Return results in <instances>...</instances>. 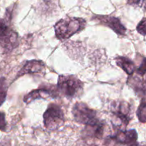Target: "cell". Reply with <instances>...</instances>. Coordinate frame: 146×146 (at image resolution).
<instances>
[{
  "label": "cell",
  "mask_w": 146,
  "mask_h": 146,
  "mask_svg": "<svg viewBox=\"0 0 146 146\" xmlns=\"http://www.w3.org/2000/svg\"><path fill=\"white\" fill-rule=\"evenodd\" d=\"M86 21L80 17H67L59 20L54 25L56 38L61 41H65L76 33L85 29Z\"/></svg>",
  "instance_id": "obj_1"
},
{
  "label": "cell",
  "mask_w": 146,
  "mask_h": 146,
  "mask_svg": "<svg viewBox=\"0 0 146 146\" xmlns=\"http://www.w3.org/2000/svg\"><path fill=\"white\" fill-rule=\"evenodd\" d=\"M112 123L116 130L125 128L133 118V108L125 101H113L111 106Z\"/></svg>",
  "instance_id": "obj_2"
},
{
  "label": "cell",
  "mask_w": 146,
  "mask_h": 146,
  "mask_svg": "<svg viewBox=\"0 0 146 146\" xmlns=\"http://www.w3.org/2000/svg\"><path fill=\"white\" fill-rule=\"evenodd\" d=\"M84 84L73 75H60L56 88L61 95L67 98L80 97L84 91Z\"/></svg>",
  "instance_id": "obj_3"
},
{
  "label": "cell",
  "mask_w": 146,
  "mask_h": 146,
  "mask_svg": "<svg viewBox=\"0 0 146 146\" xmlns=\"http://www.w3.org/2000/svg\"><path fill=\"white\" fill-rule=\"evenodd\" d=\"M19 46V34L9 25V21L0 19V46L7 53Z\"/></svg>",
  "instance_id": "obj_4"
},
{
  "label": "cell",
  "mask_w": 146,
  "mask_h": 146,
  "mask_svg": "<svg viewBox=\"0 0 146 146\" xmlns=\"http://www.w3.org/2000/svg\"><path fill=\"white\" fill-rule=\"evenodd\" d=\"M44 126L49 131H56L65 123V115L60 106L50 104L43 115Z\"/></svg>",
  "instance_id": "obj_5"
},
{
  "label": "cell",
  "mask_w": 146,
  "mask_h": 146,
  "mask_svg": "<svg viewBox=\"0 0 146 146\" xmlns=\"http://www.w3.org/2000/svg\"><path fill=\"white\" fill-rule=\"evenodd\" d=\"M72 114L74 120L80 124L93 125L98 122L97 112L90 108L86 104L82 102L76 103L72 109Z\"/></svg>",
  "instance_id": "obj_6"
},
{
  "label": "cell",
  "mask_w": 146,
  "mask_h": 146,
  "mask_svg": "<svg viewBox=\"0 0 146 146\" xmlns=\"http://www.w3.org/2000/svg\"><path fill=\"white\" fill-rule=\"evenodd\" d=\"M137 140H138V133L135 129H118L114 135H109L106 138L104 144L135 145H138Z\"/></svg>",
  "instance_id": "obj_7"
},
{
  "label": "cell",
  "mask_w": 146,
  "mask_h": 146,
  "mask_svg": "<svg viewBox=\"0 0 146 146\" xmlns=\"http://www.w3.org/2000/svg\"><path fill=\"white\" fill-rule=\"evenodd\" d=\"M59 96V93L57 90L56 86L44 85L38 89L34 90L26 95L24 98V102L29 104L36 99L47 100L48 98H57Z\"/></svg>",
  "instance_id": "obj_8"
},
{
  "label": "cell",
  "mask_w": 146,
  "mask_h": 146,
  "mask_svg": "<svg viewBox=\"0 0 146 146\" xmlns=\"http://www.w3.org/2000/svg\"><path fill=\"white\" fill-rule=\"evenodd\" d=\"M91 20L98 22L101 25L109 27L119 36H125L126 28L117 17L111 15H94Z\"/></svg>",
  "instance_id": "obj_9"
},
{
  "label": "cell",
  "mask_w": 146,
  "mask_h": 146,
  "mask_svg": "<svg viewBox=\"0 0 146 146\" xmlns=\"http://www.w3.org/2000/svg\"><path fill=\"white\" fill-rule=\"evenodd\" d=\"M106 129V123L103 121H99L93 125H86L83 131L84 138L101 140L104 137Z\"/></svg>",
  "instance_id": "obj_10"
},
{
  "label": "cell",
  "mask_w": 146,
  "mask_h": 146,
  "mask_svg": "<svg viewBox=\"0 0 146 146\" xmlns=\"http://www.w3.org/2000/svg\"><path fill=\"white\" fill-rule=\"evenodd\" d=\"M45 63L41 60H31L26 61L22 68L19 71L16 78H19L25 74H38L42 72L45 68Z\"/></svg>",
  "instance_id": "obj_11"
},
{
  "label": "cell",
  "mask_w": 146,
  "mask_h": 146,
  "mask_svg": "<svg viewBox=\"0 0 146 146\" xmlns=\"http://www.w3.org/2000/svg\"><path fill=\"white\" fill-rule=\"evenodd\" d=\"M127 84L130 87L133 88L137 96L141 98H145V81L144 76L138 75H130L128 77Z\"/></svg>",
  "instance_id": "obj_12"
},
{
  "label": "cell",
  "mask_w": 146,
  "mask_h": 146,
  "mask_svg": "<svg viewBox=\"0 0 146 146\" xmlns=\"http://www.w3.org/2000/svg\"><path fill=\"white\" fill-rule=\"evenodd\" d=\"M115 61L118 66L122 68L128 75L130 76L134 74L136 69L135 63L128 57L117 56L115 58Z\"/></svg>",
  "instance_id": "obj_13"
},
{
  "label": "cell",
  "mask_w": 146,
  "mask_h": 146,
  "mask_svg": "<svg viewBox=\"0 0 146 146\" xmlns=\"http://www.w3.org/2000/svg\"><path fill=\"white\" fill-rule=\"evenodd\" d=\"M136 115L138 120L142 123H145L146 122V103L145 98H143L141 104L137 110Z\"/></svg>",
  "instance_id": "obj_14"
},
{
  "label": "cell",
  "mask_w": 146,
  "mask_h": 146,
  "mask_svg": "<svg viewBox=\"0 0 146 146\" xmlns=\"http://www.w3.org/2000/svg\"><path fill=\"white\" fill-rule=\"evenodd\" d=\"M7 88H8V85H7V80L4 77H1L0 78V106L2 105L7 98Z\"/></svg>",
  "instance_id": "obj_15"
},
{
  "label": "cell",
  "mask_w": 146,
  "mask_h": 146,
  "mask_svg": "<svg viewBox=\"0 0 146 146\" xmlns=\"http://www.w3.org/2000/svg\"><path fill=\"white\" fill-rule=\"evenodd\" d=\"M146 60L145 57H143V61L141 64L140 65V66L137 68L136 74L138 75L141 76H145V74L146 72Z\"/></svg>",
  "instance_id": "obj_16"
},
{
  "label": "cell",
  "mask_w": 146,
  "mask_h": 146,
  "mask_svg": "<svg viewBox=\"0 0 146 146\" xmlns=\"http://www.w3.org/2000/svg\"><path fill=\"white\" fill-rule=\"evenodd\" d=\"M136 29L139 34L143 35V36H145V18L143 17V19L141 20V22L138 24L136 27Z\"/></svg>",
  "instance_id": "obj_17"
},
{
  "label": "cell",
  "mask_w": 146,
  "mask_h": 146,
  "mask_svg": "<svg viewBox=\"0 0 146 146\" xmlns=\"http://www.w3.org/2000/svg\"><path fill=\"white\" fill-rule=\"evenodd\" d=\"M7 121L5 119V113L3 112H0V131H7Z\"/></svg>",
  "instance_id": "obj_18"
},
{
  "label": "cell",
  "mask_w": 146,
  "mask_h": 146,
  "mask_svg": "<svg viewBox=\"0 0 146 146\" xmlns=\"http://www.w3.org/2000/svg\"><path fill=\"white\" fill-rule=\"evenodd\" d=\"M128 4L134 7H141L145 5V0H128Z\"/></svg>",
  "instance_id": "obj_19"
}]
</instances>
